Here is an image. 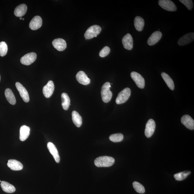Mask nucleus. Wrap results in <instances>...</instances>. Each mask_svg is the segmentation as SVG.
Segmentation results:
<instances>
[{"instance_id": "obj_1", "label": "nucleus", "mask_w": 194, "mask_h": 194, "mask_svg": "<svg viewBox=\"0 0 194 194\" xmlns=\"http://www.w3.org/2000/svg\"><path fill=\"white\" fill-rule=\"evenodd\" d=\"M115 163L114 158L109 156H102L96 158L94 164L98 167H111Z\"/></svg>"}, {"instance_id": "obj_37", "label": "nucleus", "mask_w": 194, "mask_h": 194, "mask_svg": "<svg viewBox=\"0 0 194 194\" xmlns=\"http://www.w3.org/2000/svg\"><path fill=\"white\" fill-rule=\"evenodd\" d=\"M2 181L1 180H0V182H1Z\"/></svg>"}, {"instance_id": "obj_29", "label": "nucleus", "mask_w": 194, "mask_h": 194, "mask_svg": "<svg viewBox=\"0 0 194 194\" xmlns=\"http://www.w3.org/2000/svg\"><path fill=\"white\" fill-rule=\"evenodd\" d=\"M124 138L123 135L122 133H118L111 135L109 137V139L112 141L114 142H118L121 141Z\"/></svg>"}, {"instance_id": "obj_11", "label": "nucleus", "mask_w": 194, "mask_h": 194, "mask_svg": "<svg viewBox=\"0 0 194 194\" xmlns=\"http://www.w3.org/2000/svg\"><path fill=\"white\" fill-rule=\"evenodd\" d=\"M194 40V34L193 32L186 34L180 38L178 40V43L180 46H183L190 43Z\"/></svg>"}, {"instance_id": "obj_6", "label": "nucleus", "mask_w": 194, "mask_h": 194, "mask_svg": "<svg viewBox=\"0 0 194 194\" xmlns=\"http://www.w3.org/2000/svg\"><path fill=\"white\" fill-rule=\"evenodd\" d=\"M130 76L138 87L140 89H143L144 88L145 80L139 73L136 72H132L131 73Z\"/></svg>"}, {"instance_id": "obj_16", "label": "nucleus", "mask_w": 194, "mask_h": 194, "mask_svg": "<svg viewBox=\"0 0 194 194\" xmlns=\"http://www.w3.org/2000/svg\"><path fill=\"white\" fill-rule=\"evenodd\" d=\"M122 44L125 49L128 50H132L133 47V40L131 35L127 34L123 38Z\"/></svg>"}, {"instance_id": "obj_4", "label": "nucleus", "mask_w": 194, "mask_h": 194, "mask_svg": "<svg viewBox=\"0 0 194 194\" xmlns=\"http://www.w3.org/2000/svg\"><path fill=\"white\" fill-rule=\"evenodd\" d=\"M131 90L129 88H125L121 91L116 99V103L118 104H123L127 102L130 97Z\"/></svg>"}, {"instance_id": "obj_22", "label": "nucleus", "mask_w": 194, "mask_h": 194, "mask_svg": "<svg viewBox=\"0 0 194 194\" xmlns=\"http://www.w3.org/2000/svg\"><path fill=\"white\" fill-rule=\"evenodd\" d=\"M1 186L2 190L5 192L12 193L16 191V188L14 186L5 181H2Z\"/></svg>"}, {"instance_id": "obj_5", "label": "nucleus", "mask_w": 194, "mask_h": 194, "mask_svg": "<svg viewBox=\"0 0 194 194\" xmlns=\"http://www.w3.org/2000/svg\"><path fill=\"white\" fill-rule=\"evenodd\" d=\"M158 3L159 6L166 11L174 12L177 9L174 3L170 0H160Z\"/></svg>"}, {"instance_id": "obj_14", "label": "nucleus", "mask_w": 194, "mask_h": 194, "mask_svg": "<svg viewBox=\"0 0 194 194\" xmlns=\"http://www.w3.org/2000/svg\"><path fill=\"white\" fill-rule=\"evenodd\" d=\"M53 46L59 51H64L67 47V44L65 40L62 39H55L52 42Z\"/></svg>"}, {"instance_id": "obj_21", "label": "nucleus", "mask_w": 194, "mask_h": 194, "mask_svg": "<svg viewBox=\"0 0 194 194\" xmlns=\"http://www.w3.org/2000/svg\"><path fill=\"white\" fill-rule=\"evenodd\" d=\"M27 7L26 4H20L15 9L14 14L16 17H22L26 14Z\"/></svg>"}, {"instance_id": "obj_34", "label": "nucleus", "mask_w": 194, "mask_h": 194, "mask_svg": "<svg viewBox=\"0 0 194 194\" xmlns=\"http://www.w3.org/2000/svg\"><path fill=\"white\" fill-rule=\"evenodd\" d=\"M22 19V17H20L19 19H20V20H21V19Z\"/></svg>"}, {"instance_id": "obj_7", "label": "nucleus", "mask_w": 194, "mask_h": 194, "mask_svg": "<svg viewBox=\"0 0 194 194\" xmlns=\"http://www.w3.org/2000/svg\"><path fill=\"white\" fill-rule=\"evenodd\" d=\"M37 55L34 52L29 53L21 58L20 62L23 64L29 65L35 61Z\"/></svg>"}, {"instance_id": "obj_35", "label": "nucleus", "mask_w": 194, "mask_h": 194, "mask_svg": "<svg viewBox=\"0 0 194 194\" xmlns=\"http://www.w3.org/2000/svg\"><path fill=\"white\" fill-rule=\"evenodd\" d=\"M22 20H24V18H22Z\"/></svg>"}, {"instance_id": "obj_17", "label": "nucleus", "mask_w": 194, "mask_h": 194, "mask_svg": "<svg viewBox=\"0 0 194 194\" xmlns=\"http://www.w3.org/2000/svg\"><path fill=\"white\" fill-rule=\"evenodd\" d=\"M47 147L49 152L53 155L54 160L57 163H59L60 161V158L58 152L55 145L51 142L47 143Z\"/></svg>"}, {"instance_id": "obj_26", "label": "nucleus", "mask_w": 194, "mask_h": 194, "mask_svg": "<svg viewBox=\"0 0 194 194\" xmlns=\"http://www.w3.org/2000/svg\"><path fill=\"white\" fill-rule=\"evenodd\" d=\"M144 20L141 17L137 16L134 20V25L135 28L138 31H142L144 27Z\"/></svg>"}, {"instance_id": "obj_33", "label": "nucleus", "mask_w": 194, "mask_h": 194, "mask_svg": "<svg viewBox=\"0 0 194 194\" xmlns=\"http://www.w3.org/2000/svg\"><path fill=\"white\" fill-rule=\"evenodd\" d=\"M110 49L109 47H105L101 50L99 53V55L100 57H104L109 54L110 52Z\"/></svg>"}, {"instance_id": "obj_2", "label": "nucleus", "mask_w": 194, "mask_h": 194, "mask_svg": "<svg viewBox=\"0 0 194 194\" xmlns=\"http://www.w3.org/2000/svg\"><path fill=\"white\" fill-rule=\"evenodd\" d=\"M110 84L107 82L103 85L101 90V95L102 100L105 103L109 102L112 99V92L110 90Z\"/></svg>"}, {"instance_id": "obj_25", "label": "nucleus", "mask_w": 194, "mask_h": 194, "mask_svg": "<svg viewBox=\"0 0 194 194\" xmlns=\"http://www.w3.org/2000/svg\"><path fill=\"white\" fill-rule=\"evenodd\" d=\"M5 95L8 101L12 105L16 104V99L11 89H7L5 90Z\"/></svg>"}, {"instance_id": "obj_20", "label": "nucleus", "mask_w": 194, "mask_h": 194, "mask_svg": "<svg viewBox=\"0 0 194 194\" xmlns=\"http://www.w3.org/2000/svg\"><path fill=\"white\" fill-rule=\"evenodd\" d=\"M30 129L29 127L23 125L20 128L19 139L22 141H24L28 138L30 134Z\"/></svg>"}, {"instance_id": "obj_15", "label": "nucleus", "mask_w": 194, "mask_h": 194, "mask_svg": "<svg viewBox=\"0 0 194 194\" xmlns=\"http://www.w3.org/2000/svg\"><path fill=\"white\" fill-rule=\"evenodd\" d=\"M181 122L186 128L190 130L194 129V120L190 115H185L181 118Z\"/></svg>"}, {"instance_id": "obj_27", "label": "nucleus", "mask_w": 194, "mask_h": 194, "mask_svg": "<svg viewBox=\"0 0 194 194\" xmlns=\"http://www.w3.org/2000/svg\"><path fill=\"white\" fill-rule=\"evenodd\" d=\"M62 106L64 110L69 109L70 104V99L69 95L65 93H62Z\"/></svg>"}, {"instance_id": "obj_32", "label": "nucleus", "mask_w": 194, "mask_h": 194, "mask_svg": "<svg viewBox=\"0 0 194 194\" xmlns=\"http://www.w3.org/2000/svg\"><path fill=\"white\" fill-rule=\"evenodd\" d=\"M180 1L189 10L192 9L193 4V1L191 0H180Z\"/></svg>"}, {"instance_id": "obj_28", "label": "nucleus", "mask_w": 194, "mask_h": 194, "mask_svg": "<svg viewBox=\"0 0 194 194\" xmlns=\"http://www.w3.org/2000/svg\"><path fill=\"white\" fill-rule=\"evenodd\" d=\"M190 174L191 172L190 171H185V172L176 174L174 175V177L176 180L178 181L183 180L187 178Z\"/></svg>"}, {"instance_id": "obj_10", "label": "nucleus", "mask_w": 194, "mask_h": 194, "mask_svg": "<svg viewBox=\"0 0 194 194\" xmlns=\"http://www.w3.org/2000/svg\"><path fill=\"white\" fill-rule=\"evenodd\" d=\"M54 90V85L52 80H49L47 84L42 89L44 97L49 98L51 97Z\"/></svg>"}, {"instance_id": "obj_8", "label": "nucleus", "mask_w": 194, "mask_h": 194, "mask_svg": "<svg viewBox=\"0 0 194 194\" xmlns=\"http://www.w3.org/2000/svg\"><path fill=\"white\" fill-rule=\"evenodd\" d=\"M156 128L155 121L152 119H150L146 125L145 130V135L147 138L152 136L154 133Z\"/></svg>"}, {"instance_id": "obj_18", "label": "nucleus", "mask_w": 194, "mask_h": 194, "mask_svg": "<svg viewBox=\"0 0 194 194\" xmlns=\"http://www.w3.org/2000/svg\"><path fill=\"white\" fill-rule=\"evenodd\" d=\"M76 78L77 81L83 85H89L90 82V80L88 77L87 75L82 71L78 72L76 75Z\"/></svg>"}, {"instance_id": "obj_12", "label": "nucleus", "mask_w": 194, "mask_h": 194, "mask_svg": "<svg viewBox=\"0 0 194 194\" xmlns=\"http://www.w3.org/2000/svg\"><path fill=\"white\" fill-rule=\"evenodd\" d=\"M42 25V19L39 16H35L30 21L29 24L30 28L33 30L39 29Z\"/></svg>"}, {"instance_id": "obj_9", "label": "nucleus", "mask_w": 194, "mask_h": 194, "mask_svg": "<svg viewBox=\"0 0 194 194\" xmlns=\"http://www.w3.org/2000/svg\"><path fill=\"white\" fill-rule=\"evenodd\" d=\"M16 86L24 102L26 103L29 102L30 100L29 96L26 88L21 83L19 82H16Z\"/></svg>"}, {"instance_id": "obj_19", "label": "nucleus", "mask_w": 194, "mask_h": 194, "mask_svg": "<svg viewBox=\"0 0 194 194\" xmlns=\"http://www.w3.org/2000/svg\"><path fill=\"white\" fill-rule=\"evenodd\" d=\"M7 166L13 170L18 171L22 170L23 165L19 161L16 160H9L7 163Z\"/></svg>"}, {"instance_id": "obj_36", "label": "nucleus", "mask_w": 194, "mask_h": 194, "mask_svg": "<svg viewBox=\"0 0 194 194\" xmlns=\"http://www.w3.org/2000/svg\"><path fill=\"white\" fill-rule=\"evenodd\" d=\"M0 81H1V76H0Z\"/></svg>"}, {"instance_id": "obj_3", "label": "nucleus", "mask_w": 194, "mask_h": 194, "mask_svg": "<svg viewBox=\"0 0 194 194\" xmlns=\"http://www.w3.org/2000/svg\"><path fill=\"white\" fill-rule=\"evenodd\" d=\"M102 28L97 25H93L88 29L86 31L84 36L86 39H90L97 37L101 31Z\"/></svg>"}, {"instance_id": "obj_30", "label": "nucleus", "mask_w": 194, "mask_h": 194, "mask_svg": "<svg viewBox=\"0 0 194 194\" xmlns=\"http://www.w3.org/2000/svg\"><path fill=\"white\" fill-rule=\"evenodd\" d=\"M133 187L136 192L140 193H144L145 192L143 186L139 182H134L133 183Z\"/></svg>"}, {"instance_id": "obj_23", "label": "nucleus", "mask_w": 194, "mask_h": 194, "mask_svg": "<svg viewBox=\"0 0 194 194\" xmlns=\"http://www.w3.org/2000/svg\"><path fill=\"white\" fill-rule=\"evenodd\" d=\"M72 119L73 123L77 127L81 126L82 123V118L77 112L74 111L72 113Z\"/></svg>"}, {"instance_id": "obj_31", "label": "nucleus", "mask_w": 194, "mask_h": 194, "mask_svg": "<svg viewBox=\"0 0 194 194\" xmlns=\"http://www.w3.org/2000/svg\"><path fill=\"white\" fill-rule=\"evenodd\" d=\"M8 52L7 45L6 42H0V55L4 57L6 55Z\"/></svg>"}, {"instance_id": "obj_24", "label": "nucleus", "mask_w": 194, "mask_h": 194, "mask_svg": "<svg viewBox=\"0 0 194 194\" xmlns=\"http://www.w3.org/2000/svg\"><path fill=\"white\" fill-rule=\"evenodd\" d=\"M162 75L163 79L167 84L168 86L169 89L172 90H173L175 89V84L172 79L169 75L165 72H162Z\"/></svg>"}, {"instance_id": "obj_13", "label": "nucleus", "mask_w": 194, "mask_h": 194, "mask_svg": "<svg viewBox=\"0 0 194 194\" xmlns=\"http://www.w3.org/2000/svg\"><path fill=\"white\" fill-rule=\"evenodd\" d=\"M162 34L159 31H156L151 35L147 40V44L150 46H152L157 44L162 38Z\"/></svg>"}]
</instances>
